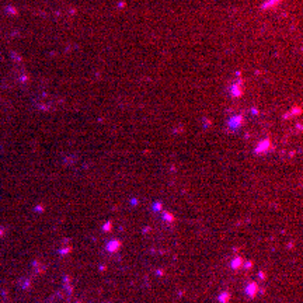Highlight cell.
Here are the masks:
<instances>
[{
	"mask_svg": "<svg viewBox=\"0 0 303 303\" xmlns=\"http://www.w3.org/2000/svg\"><path fill=\"white\" fill-rule=\"evenodd\" d=\"M255 288H257V286H255V283H251V285H250L249 288H247V293H249L250 296H254V291H255Z\"/></svg>",
	"mask_w": 303,
	"mask_h": 303,
	"instance_id": "6da1fadb",
	"label": "cell"
}]
</instances>
